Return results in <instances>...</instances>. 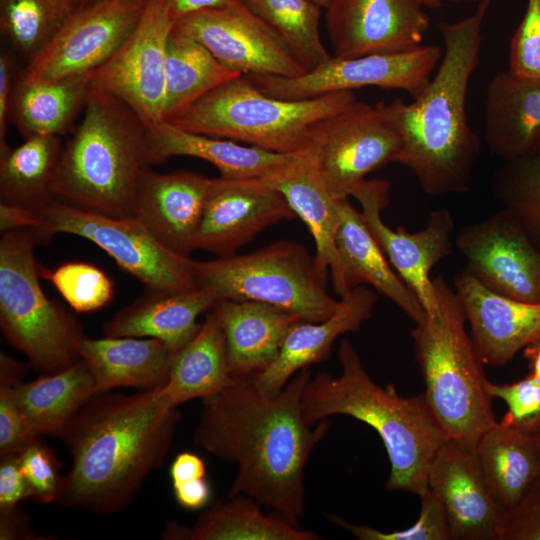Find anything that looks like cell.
<instances>
[{
	"label": "cell",
	"instance_id": "ab89813d",
	"mask_svg": "<svg viewBox=\"0 0 540 540\" xmlns=\"http://www.w3.org/2000/svg\"><path fill=\"white\" fill-rule=\"evenodd\" d=\"M494 191L540 250V142L509 160L494 176Z\"/></svg>",
	"mask_w": 540,
	"mask_h": 540
},
{
	"label": "cell",
	"instance_id": "60d3db41",
	"mask_svg": "<svg viewBox=\"0 0 540 540\" xmlns=\"http://www.w3.org/2000/svg\"><path fill=\"white\" fill-rule=\"evenodd\" d=\"M47 279L77 313H90L107 306L114 297V282L102 269L83 261L66 262L53 270L40 267Z\"/></svg>",
	"mask_w": 540,
	"mask_h": 540
},
{
	"label": "cell",
	"instance_id": "8d00e7d4",
	"mask_svg": "<svg viewBox=\"0 0 540 540\" xmlns=\"http://www.w3.org/2000/svg\"><path fill=\"white\" fill-rule=\"evenodd\" d=\"M243 75L221 64L196 40L172 29L165 70V118Z\"/></svg>",
	"mask_w": 540,
	"mask_h": 540
},
{
	"label": "cell",
	"instance_id": "e575fe53",
	"mask_svg": "<svg viewBox=\"0 0 540 540\" xmlns=\"http://www.w3.org/2000/svg\"><path fill=\"white\" fill-rule=\"evenodd\" d=\"M14 397L37 436L59 435L95 394L96 385L80 359L71 366L12 387Z\"/></svg>",
	"mask_w": 540,
	"mask_h": 540
},
{
	"label": "cell",
	"instance_id": "c3c4849f",
	"mask_svg": "<svg viewBox=\"0 0 540 540\" xmlns=\"http://www.w3.org/2000/svg\"><path fill=\"white\" fill-rule=\"evenodd\" d=\"M25 498H31V490L22 471L19 454L11 453L2 456L0 463V511L16 507Z\"/></svg>",
	"mask_w": 540,
	"mask_h": 540
},
{
	"label": "cell",
	"instance_id": "4fadbf2b",
	"mask_svg": "<svg viewBox=\"0 0 540 540\" xmlns=\"http://www.w3.org/2000/svg\"><path fill=\"white\" fill-rule=\"evenodd\" d=\"M169 0H146L133 30L91 73V86L128 105L146 126L164 120Z\"/></svg>",
	"mask_w": 540,
	"mask_h": 540
},
{
	"label": "cell",
	"instance_id": "cb8c5ba5",
	"mask_svg": "<svg viewBox=\"0 0 540 540\" xmlns=\"http://www.w3.org/2000/svg\"><path fill=\"white\" fill-rule=\"evenodd\" d=\"M376 300L370 287L359 285L341 296L338 308L329 318L296 323L274 361L252 378L255 386L266 395H276L297 372L327 360L338 337L358 331L371 318Z\"/></svg>",
	"mask_w": 540,
	"mask_h": 540
},
{
	"label": "cell",
	"instance_id": "74e56055",
	"mask_svg": "<svg viewBox=\"0 0 540 540\" xmlns=\"http://www.w3.org/2000/svg\"><path fill=\"white\" fill-rule=\"evenodd\" d=\"M83 4L82 0H0V30L28 61Z\"/></svg>",
	"mask_w": 540,
	"mask_h": 540
},
{
	"label": "cell",
	"instance_id": "680465c9",
	"mask_svg": "<svg viewBox=\"0 0 540 540\" xmlns=\"http://www.w3.org/2000/svg\"><path fill=\"white\" fill-rule=\"evenodd\" d=\"M309 1L312 2L314 5H316L317 7H319L320 9H326L332 2V0H309Z\"/></svg>",
	"mask_w": 540,
	"mask_h": 540
},
{
	"label": "cell",
	"instance_id": "f35d334b",
	"mask_svg": "<svg viewBox=\"0 0 540 540\" xmlns=\"http://www.w3.org/2000/svg\"><path fill=\"white\" fill-rule=\"evenodd\" d=\"M274 28L310 71L328 61L320 33L321 10L309 0H240Z\"/></svg>",
	"mask_w": 540,
	"mask_h": 540
},
{
	"label": "cell",
	"instance_id": "484cf974",
	"mask_svg": "<svg viewBox=\"0 0 540 540\" xmlns=\"http://www.w3.org/2000/svg\"><path fill=\"white\" fill-rule=\"evenodd\" d=\"M341 266V293L368 284L401 308L415 323L426 312L416 296L390 263L369 231L361 212L348 198L341 199V222L336 234Z\"/></svg>",
	"mask_w": 540,
	"mask_h": 540
},
{
	"label": "cell",
	"instance_id": "d6a6232c",
	"mask_svg": "<svg viewBox=\"0 0 540 540\" xmlns=\"http://www.w3.org/2000/svg\"><path fill=\"white\" fill-rule=\"evenodd\" d=\"M233 380L224 333L212 308L193 338L176 352L161 392L168 404L177 408L192 399H203Z\"/></svg>",
	"mask_w": 540,
	"mask_h": 540
},
{
	"label": "cell",
	"instance_id": "2e32d148",
	"mask_svg": "<svg viewBox=\"0 0 540 540\" xmlns=\"http://www.w3.org/2000/svg\"><path fill=\"white\" fill-rule=\"evenodd\" d=\"M456 246L465 269L486 288L540 303V250L506 209L460 229Z\"/></svg>",
	"mask_w": 540,
	"mask_h": 540
},
{
	"label": "cell",
	"instance_id": "f1b7e54d",
	"mask_svg": "<svg viewBox=\"0 0 540 540\" xmlns=\"http://www.w3.org/2000/svg\"><path fill=\"white\" fill-rule=\"evenodd\" d=\"M206 288L172 293H146L118 311L104 326L105 336L156 338L174 352L197 333V318L217 303Z\"/></svg>",
	"mask_w": 540,
	"mask_h": 540
},
{
	"label": "cell",
	"instance_id": "7a4b0ae2",
	"mask_svg": "<svg viewBox=\"0 0 540 540\" xmlns=\"http://www.w3.org/2000/svg\"><path fill=\"white\" fill-rule=\"evenodd\" d=\"M161 387L97 393L80 408L60 434L72 463L57 504L112 514L132 502L165 460L180 419Z\"/></svg>",
	"mask_w": 540,
	"mask_h": 540
},
{
	"label": "cell",
	"instance_id": "5b68a950",
	"mask_svg": "<svg viewBox=\"0 0 540 540\" xmlns=\"http://www.w3.org/2000/svg\"><path fill=\"white\" fill-rule=\"evenodd\" d=\"M83 110L63 146L54 195L99 214L135 217L138 182L149 165L147 126L124 102L92 86Z\"/></svg>",
	"mask_w": 540,
	"mask_h": 540
},
{
	"label": "cell",
	"instance_id": "3957f363",
	"mask_svg": "<svg viewBox=\"0 0 540 540\" xmlns=\"http://www.w3.org/2000/svg\"><path fill=\"white\" fill-rule=\"evenodd\" d=\"M492 1L480 0L469 16L441 23L444 48L436 73L412 102L389 103L401 136L395 162L410 169L432 196L464 193L471 186L480 139L469 124L466 99Z\"/></svg>",
	"mask_w": 540,
	"mask_h": 540
},
{
	"label": "cell",
	"instance_id": "30bf717a",
	"mask_svg": "<svg viewBox=\"0 0 540 540\" xmlns=\"http://www.w3.org/2000/svg\"><path fill=\"white\" fill-rule=\"evenodd\" d=\"M22 228L44 243L56 234L87 239L146 288V293L172 294L198 287L196 260L160 243L135 217H113L53 199L38 209H22Z\"/></svg>",
	"mask_w": 540,
	"mask_h": 540
},
{
	"label": "cell",
	"instance_id": "9c48e42d",
	"mask_svg": "<svg viewBox=\"0 0 540 540\" xmlns=\"http://www.w3.org/2000/svg\"><path fill=\"white\" fill-rule=\"evenodd\" d=\"M198 287L217 301H258L284 309L302 321L319 322L338 308L320 277L314 256L302 244L280 240L247 254L196 261Z\"/></svg>",
	"mask_w": 540,
	"mask_h": 540
},
{
	"label": "cell",
	"instance_id": "277c9868",
	"mask_svg": "<svg viewBox=\"0 0 540 540\" xmlns=\"http://www.w3.org/2000/svg\"><path fill=\"white\" fill-rule=\"evenodd\" d=\"M338 359L339 375L321 372L306 383L301 399L305 420L313 425L343 415L369 425L389 458L386 488L422 496L428 489L431 462L447 439L424 394L403 397L392 385L377 384L348 339L341 341Z\"/></svg>",
	"mask_w": 540,
	"mask_h": 540
},
{
	"label": "cell",
	"instance_id": "83f0119b",
	"mask_svg": "<svg viewBox=\"0 0 540 540\" xmlns=\"http://www.w3.org/2000/svg\"><path fill=\"white\" fill-rule=\"evenodd\" d=\"M146 135L149 164H159L174 156H189L211 163L225 178L264 177L288 163L294 155L186 131L166 120L147 126Z\"/></svg>",
	"mask_w": 540,
	"mask_h": 540
},
{
	"label": "cell",
	"instance_id": "db71d44e",
	"mask_svg": "<svg viewBox=\"0 0 540 540\" xmlns=\"http://www.w3.org/2000/svg\"><path fill=\"white\" fill-rule=\"evenodd\" d=\"M235 0H169V12L173 21L202 10L225 6Z\"/></svg>",
	"mask_w": 540,
	"mask_h": 540
},
{
	"label": "cell",
	"instance_id": "603a6c76",
	"mask_svg": "<svg viewBox=\"0 0 540 540\" xmlns=\"http://www.w3.org/2000/svg\"><path fill=\"white\" fill-rule=\"evenodd\" d=\"M454 290L484 364L502 366L540 336V303L498 294L465 268L456 275Z\"/></svg>",
	"mask_w": 540,
	"mask_h": 540
},
{
	"label": "cell",
	"instance_id": "f907efd6",
	"mask_svg": "<svg viewBox=\"0 0 540 540\" xmlns=\"http://www.w3.org/2000/svg\"><path fill=\"white\" fill-rule=\"evenodd\" d=\"M177 503L187 510L203 508L211 498V488L205 478L186 480L172 484Z\"/></svg>",
	"mask_w": 540,
	"mask_h": 540
},
{
	"label": "cell",
	"instance_id": "b9f144b4",
	"mask_svg": "<svg viewBox=\"0 0 540 540\" xmlns=\"http://www.w3.org/2000/svg\"><path fill=\"white\" fill-rule=\"evenodd\" d=\"M420 499L418 520L404 530L385 532L368 525L350 523L335 514L328 517L335 525L360 540H450L445 512L438 498L428 488Z\"/></svg>",
	"mask_w": 540,
	"mask_h": 540
},
{
	"label": "cell",
	"instance_id": "f546056e",
	"mask_svg": "<svg viewBox=\"0 0 540 540\" xmlns=\"http://www.w3.org/2000/svg\"><path fill=\"white\" fill-rule=\"evenodd\" d=\"M175 354L162 341L141 337H85L80 348V359L90 370L97 393L161 386L169 377Z\"/></svg>",
	"mask_w": 540,
	"mask_h": 540
},
{
	"label": "cell",
	"instance_id": "d4e9b609",
	"mask_svg": "<svg viewBox=\"0 0 540 540\" xmlns=\"http://www.w3.org/2000/svg\"><path fill=\"white\" fill-rule=\"evenodd\" d=\"M234 378H253L277 357L291 328L300 320L294 314L258 301L221 300L214 307Z\"/></svg>",
	"mask_w": 540,
	"mask_h": 540
},
{
	"label": "cell",
	"instance_id": "ac0fdd59",
	"mask_svg": "<svg viewBox=\"0 0 540 540\" xmlns=\"http://www.w3.org/2000/svg\"><path fill=\"white\" fill-rule=\"evenodd\" d=\"M325 11L336 58L408 50L421 45L429 28L419 0H332Z\"/></svg>",
	"mask_w": 540,
	"mask_h": 540
},
{
	"label": "cell",
	"instance_id": "91938a15",
	"mask_svg": "<svg viewBox=\"0 0 540 540\" xmlns=\"http://www.w3.org/2000/svg\"><path fill=\"white\" fill-rule=\"evenodd\" d=\"M536 435H537L538 442H539V447H540V432H538Z\"/></svg>",
	"mask_w": 540,
	"mask_h": 540
},
{
	"label": "cell",
	"instance_id": "7402d4cb",
	"mask_svg": "<svg viewBox=\"0 0 540 540\" xmlns=\"http://www.w3.org/2000/svg\"><path fill=\"white\" fill-rule=\"evenodd\" d=\"M212 182L191 171L159 173L147 166L138 182L135 216L165 247L189 256L196 250Z\"/></svg>",
	"mask_w": 540,
	"mask_h": 540
},
{
	"label": "cell",
	"instance_id": "8992f818",
	"mask_svg": "<svg viewBox=\"0 0 540 540\" xmlns=\"http://www.w3.org/2000/svg\"><path fill=\"white\" fill-rule=\"evenodd\" d=\"M437 308L411 331L428 406L446 435L470 448L496 424L483 360L466 331L463 306L442 276L432 278Z\"/></svg>",
	"mask_w": 540,
	"mask_h": 540
},
{
	"label": "cell",
	"instance_id": "52a82bcc",
	"mask_svg": "<svg viewBox=\"0 0 540 540\" xmlns=\"http://www.w3.org/2000/svg\"><path fill=\"white\" fill-rule=\"evenodd\" d=\"M356 101L352 91L303 100L263 93L246 75L235 77L165 120L186 131L291 154L309 142V129Z\"/></svg>",
	"mask_w": 540,
	"mask_h": 540
},
{
	"label": "cell",
	"instance_id": "7dc6e473",
	"mask_svg": "<svg viewBox=\"0 0 540 540\" xmlns=\"http://www.w3.org/2000/svg\"><path fill=\"white\" fill-rule=\"evenodd\" d=\"M501 540H540V479L507 513Z\"/></svg>",
	"mask_w": 540,
	"mask_h": 540
},
{
	"label": "cell",
	"instance_id": "1f68e13d",
	"mask_svg": "<svg viewBox=\"0 0 540 540\" xmlns=\"http://www.w3.org/2000/svg\"><path fill=\"white\" fill-rule=\"evenodd\" d=\"M91 73L38 81L18 77L11 98L10 122L24 139L65 134L85 107Z\"/></svg>",
	"mask_w": 540,
	"mask_h": 540
},
{
	"label": "cell",
	"instance_id": "d590c367",
	"mask_svg": "<svg viewBox=\"0 0 540 540\" xmlns=\"http://www.w3.org/2000/svg\"><path fill=\"white\" fill-rule=\"evenodd\" d=\"M62 150L55 135H35L15 148H0V203L38 209L56 199L53 187Z\"/></svg>",
	"mask_w": 540,
	"mask_h": 540
},
{
	"label": "cell",
	"instance_id": "8fae6325",
	"mask_svg": "<svg viewBox=\"0 0 540 540\" xmlns=\"http://www.w3.org/2000/svg\"><path fill=\"white\" fill-rule=\"evenodd\" d=\"M321 176L336 199L348 198L372 171L395 162L401 136L389 104L355 101L309 129Z\"/></svg>",
	"mask_w": 540,
	"mask_h": 540
},
{
	"label": "cell",
	"instance_id": "11a10c76",
	"mask_svg": "<svg viewBox=\"0 0 540 540\" xmlns=\"http://www.w3.org/2000/svg\"><path fill=\"white\" fill-rule=\"evenodd\" d=\"M24 368L21 363L6 353L0 354V386H15L20 383Z\"/></svg>",
	"mask_w": 540,
	"mask_h": 540
},
{
	"label": "cell",
	"instance_id": "bcb514c9",
	"mask_svg": "<svg viewBox=\"0 0 540 540\" xmlns=\"http://www.w3.org/2000/svg\"><path fill=\"white\" fill-rule=\"evenodd\" d=\"M19 407L11 386H0V455L19 453L38 438Z\"/></svg>",
	"mask_w": 540,
	"mask_h": 540
},
{
	"label": "cell",
	"instance_id": "5bb4252c",
	"mask_svg": "<svg viewBox=\"0 0 540 540\" xmlns=\"http://www.w3.org/2000/svg\"><path fill=\"white\" fill-rule=\"evenodd\" d=\"M173 29L243 75L293 78L307 72L284 38L240 0L182 17L174 21Z\"/></svg>",
	"mask_w": 540,
	"mask_h": 540
},
{
	"label": "cell",
	"instance_id": "44dd1931",
	"mask_svg": "<svg viewBox=\"0 0 540 540\" xmlns=\"http://www.w3.org/2000/svg\"><path fill=\"white\" fill-rule=\"evenodd\" d=\"M262 179L286 199L294 214L306 224L315 242L318 273L326 283L331 276L334 290L340 296L341 266L336 234L341 222V199H336L327 188L312 143L309 141L288 163Z\"/></svg>",
	"mask_w": 540,
	"mask_h": 540
},
{
	"label": "cell",
	"instance_id": "7bdbcfd3",
	"mask_svg": "<svg viewBox=\"0 0 540 540\" xmlns=\"http://www.w3.org/2000/svg\"><path fill=\"white\" fill-rule=\"evenodd\" d=\"M487 391L507 405V412L499 423L529 434L540 432V380L530 373L507 384L487 381Z\"/></svg>",
	"mask_w": 540,
	"mask_h": 540
},
{
	"label": "cell",
	"instance_id": "f6af8a7d",
	"mask_svg": "<svg viewBox=\"0 0 540 540\" xmlns=\"http://www.w3.org/2000/svg\"><path fill=\"white\" fill-rule=\"evenodd\" d=\"M509 71L540 80V0H528L509 46Z\"/></svg>",
	"mask_w": 540,
	"mask_h": 540
},
{
	"label": "cell",
	"instance_id": "681fc988",
	"mask_svg": "<svg viewBox=\"0 0 540 540\" xmlns=\"http://www.w3.org/2000/svg\"><path fill=\"white\" fill-rule=\"evenodd\" d=\"M14 78V61L7 51L0 53V148L6 147L7 126L10 122V107Z\"/></svg>",
	"mask_w": 540,
	"mask_h": 540
},
{
	"label": "cell",
	"instance_id": "836d02e7",
	"mask_svg": "<svg viewBox=\"0 0 540 540\" xmlns=\"http://www.w3.org/2000/svg\"><path fill=\"white\" fill-rule=\"evenodd\" d=\"M164 538L187 540H318L314 531L296 526L246 496L218 501L189 528L168 527Z\"/></svg>",
	"mask_w": 540,
	"mask_h": 540
},
{
	"label": "cell",
	"instance_id": "4316f807",
	"mask_svg": "<svg viewBox=\"0 0 540 540\" xmlns=\"http://www.w3.org/2000/svg\"><path fill=\"white\" fill-rule=\"evenodd\" d=\"M484 137L491 153L503 160L540 142V80L509 70L491 78L484 101Z\"/></svg>",
	"mask_w": 540,
	"mask_h": 540
},
{
	"label": "cell",
	"instance_id": "6f0895ef",
	"mask_svg": "<svg viewBox=\"0 0 540 540\" xmlns=\"http://www.w3.org/2000/svg\"><path fill=\"white\" fill-rule=\"evenodd\" d=\"M425 8H438L445 1L451 2H464V3H478L480 0H419Z\"/></svg>",
	"mask_w": 540,
	"mask_h": 540
},
{
	"label": "cell",
	"instance_id": "d6986e66",
	"mask_svg": "<svg viewBox=\"0 0 540 540\" xmlns=\"http://www.w3.org/2000/svg\"><path fill=\"white\" fill-rule=\"evenodd\" d=\"M428 488L443 506L450 540H501L508 512L487 488L473 448L446 439L431 462Z\"/></svg>",
	"mask_w": 540,
	"mask_h": 540
},
{
	"label": "cell",
	"instance_id": "6da1fadb",
	"mask_svg": "<svg viewBox=\"0 0 540 540\" xmlns=\"http://www.w3.org/2000/svg\"><path fill=\"white\" fill-rule=\"evenodd\" d=\"M311 371L297 372L276 395L252 378H234L202 399L194 443L236 466L228 497L246 496L288 522L305 515L304 472L314 447L327 435V419L309 424L301 399Z\"/></svg>",
	"mask_w": 540,
	"mask_h": 540
},
{
	"label": "cell",
	"instance_id": "9f6ffc18",
	"mask_svg": "<svg viewBox=\"0 0 540 540\" xmlns=\"http://www.w3.org/2000/svg\"><path fill=\"white\" fill-rule=\"evenodd\" d=\"M523 356L528 360L530 374L540 380V336L523 349Z\"/></svg>",
	"mask_w": 540,
	"mask_h": 540
},
{
	"label": "cell",
	"instance_id": "7c38bea8",
	"mask_svg": "<svg viewBox=\"0 0 540 540\" xmlns=\"http://www.w3.org/2000/svg\"><path fill=\"white\" fill-rule=\"evenodd\" d=\"M443 49L419 45L393 52L354 58L331 57L301 76L286 78L269 74H246L266 95L284 100H303L341 91L375 86L401 90L415 98L437 69Z\"/></svg>",
	"mask_w": 540,
	"mask_h": 540
},
{
	"label": "cell",
	"instance_id": "e0dca14e",
	"mask_svg": "<svg viewBox=\"0 0 540 540\" xmlns=\"http://www.w3.org/2000/svg\"><path fill=\"white\" fill-rule=\"evenodd\" d=\"M389 189L385 180H364L351 196L360 203L365 224L389 263L431 315L437 300L430 271L451 253L452 216L447 209H438L429 214L426 227L419 232L409 233L402 226L392 229L381 218L389 201Z\"/></svg>",
	"mask_w": 540,
	"mask_h": 540
},
{
	"label": "cell",
	"instance_id": "94428289",
	"mask_svg": "<svg viewBox=\"0 0 540 540\" xmlns=\"http://www.w3.org/2000/svg\"><path fill=\"white\" fill-rule=\"evenodd\" d=\"M82 1H83L84 4H86V3H88V2H90L92 0H82Z\"/></svg>",
	"mask_w": 540,
	"mask_h": 540
},
{
	"label": "cell",
	"instance_id": "ba28073f",
	"mask_svg": "<svg viewBox=\"0 0 540 540\" xmlns=\"http://www.w3.org/2000/svg\"><path fill=\"white\" fill-rule=\"evenodd\" d=\"M37 243L31 229L1 232L0 325L35 368L52 374L80 360L86 336L76 319L42 290Z\"/></svg>",
	"mask_w": 540,
	"mask_h": 540
},
{
	"label": "cell",
	"instance_id": "816d5d0a",
	"mask_svg": "<svg viewBox=\"0 0 540 540\" xmlns=\"http://www.w3.org/2000/svg\"><path fill=\"white\" fill-rule=\"evenodd\" d=\"M172 484L206 477V465L201 457L192 452H182L173 460L170 467Z\"/></svg>",
	"mask_w": 540,
	"mask_h": 540
},
{
	"label": "cell",
	"instance_id": "f5cc1de1",
	"mask_svg": "<svg viewBox=\"0 0 540 540\" xmlns=\"http://www.w3.org/2000/svg\"><path fill=\"white\" fill-rule=\"evenodd\" d=\"M27 516L16 506L0 511V539L33 538Z\"/></svg>",
	"mask_w": 540,
	"mask_h": 540
},
{
	"label": "cell",
	"instance_id": "4dcf8cb0",
	"mask_svg": "<svg viewBox=\"0 0 540 540\" xmlns=\"http://www.w3.org/2000/svg\"><path fill=\"white\" fill-rule=\"evenodd\" d=\"M475 457L495 500L514 509L540 479V447L536 434L497 422L474 447Z\"/></svg>",
	"mask_w": 540,
	"mask_h": 540
},
{
	"label": "cell",
	"instance_id": "ee69618b",
	"mask_svg": "<svg viewBox=\"0 0 540 540\" xmlns=\"http://www.w3.org/2000/svg\"><path fill=\"white\" fill-rule=\"evenodd\" d=\"M20 464L31 490V499L40 504L56 502L62 477L54 452L39 437L19 453Z\"/></svg>",
	"mask_w": 540,
	"mask_h": 540
},
{
	"label": "cell",
	"instance_id": "9a60e30c",
	"mask_svg": "<svg viewBox=\"0 0 540 540\" xmlns=\"http://www.w3.org/2000/svg\"><path fill=\"white\" fill-rule=\"evenodd\" d=\"M146 0H92L83 4L56 36L27 61L19 78L52 80L92 72L133 30Z\"/></svg>",
	"mask_w": 540,
	"mask_h": 540
},
{
	"label": "cell",
	"instance_id": "ffe728a7",
	"mask_svg": "<svg viewBox=\"0 0 540 540\" xmlns=\"http://www.w3.org/2000/svg\"><path fill=\"white\" fill-rule=\"evenodd\" d=\"M295 216L286 199L262 177L213 178L196 249L217 256L234 254L267 227Z\"/></svg>",
	"mask_w": 540,
	"mask_h": 540
}]
</instances>
